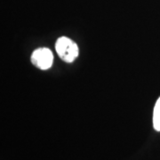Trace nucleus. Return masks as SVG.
<instances>
[{
    "label": "nucleus",
    "mask_w": 160,
    "mask_h": 160,
    "mask_svg": "<svg viewBox=\"0 0 160 160\" xmlns=\"http://www.w3.org/2000/svg\"><path fill=\"white\" fill-rule=\"evenodd\" d=\"M153 126L156 131L160 132V97L158 99L155 104L153 111Z\"/></svg>",
    "instance_id": "nucleus-3"
},
{
    "label": "nucleus",
    "mask_w": 160,
    "mask_h": 160,
    "mask_svg": "<svg viewBox=\"0 0 160 160\" xmlns=\"http://www.w3.org/2000/svg\"><path fill=\"white\" fill-rule=\"evenodd\" d=\"M55 49L59 57L66 62H72L78 55V47L77 44L66 37L58 38Z\"/></svg>",
    "instance_id": "nucleus-1"
},
{
    "label": "nucleus",
    "mask_w": 160,
    "mask_h": 160,
    "mask_svg": "<svg viewBox=\"0 0 160 160\" xmlns=\"http://www.w3.org/2000/svg\"><path fill=\"white\" fill-rule=\"evenodd\" d=\"M52 62H53L52 52L50 49L46 47L36 49L31 55V62L36 67L43 70L51 68Z\"/></svg>",
    "instance_id": "nucleus-2"
}]
</instances>
